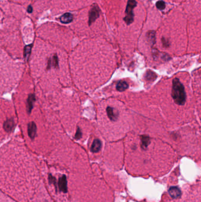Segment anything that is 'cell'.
Masks as SVG:
<instances>
[{
    "label": "cell",
    "instance_id": "14",
    "mask_svg": "<svg viewBox=\"0 0 201 202\" xmlns=\"http://www.w3.org/2000/svg\"><path fill=\"white\" fill-rule=\"evenodd\" d=\"M147 37H148V40L149 42V43H151L152 45L155 44V31H149L148 32V34H147Z\"/></svg>",
    "mask_w": 201,
    "mask_h": 202
},
{
    "label": "cell",
    "instance_id": "13",
    "mask_svg": "<svg viewBox=\"0 0 201 202\" xmlns=\"http://www.w3.org/2000/svg\"><path fill=\"white\" fill-rule=\"evenodd\" d=\"M128 86H129V85H128V84L126 83V82H125V81H120L117 84L116 88H117V90H119L120 92H123V91L125 90L126 89L128 88Z\"/></svg>",
    "mask_w": 201,
    "mask_h": 202
},
{
    "label": "cell",
    "instance_id": "18",
    "mask_svg": "<svg viewBox=\"0 0 201 202\" xmlns=\"http://www.w3.org/2000/svg\"><path fill=\"white\" fill-rule=\"evenodd\" d=\"M78 136L79 137H81V132H80V131L79 129L77 131V135H76V137H77Z\"/></svg>",
    "mask_w": 201,
    "mask_h": 202
},
{
    "label": "cell",
    "instance_id": "4",
    "mask_svg": "<svg viewBox=\"0 0 201 202\" xmlns=\"http://www.w3.org/2000/svg\"><path fill=\"white\" fill-rule=\"evenodd\" d=\"M99 16V10L97 7L92 8L89 13V25L91 24Z\"/></svg>",
    "mask_w": 201,
    "mask_h": 202
},
{
    "label": "cell",
    "instance_id": "9",
    "mask_svg": "<svg viewBox=\"0 0 201 202\" xmlns=\"http://www.w3.org/2000/svg\"><path fill=\"white\" fill-rule=\"evenodd\" d=\"M36 131H37V128L34 122H30L28 126V133L29 136L32 138H34L36 134Z\"/></svg>",
    "mask_w": 201,
    "mask_h": 202
},
{
    "label": "cell",
    "instance_id": "12",
    "mask_svg": "<svg viewBox=\"0 0 201 202\" xmlns=\"http://www.w3.org/2000/svg\"><path fill=\"white\" fill-rule=\"evenodd\" d=\"M14 126V121L13 119H8L5 122L4 128L6 131L10 132L11 130H13Z\"/></svg>",
    "mask_w": 201,
    "mask_h": 202
},
{
    "label": "cell",
    "instance_id": "6",
    "mask_svg": "<svg viewBox=\"0 0 201 202\" xmlns=\"http://www.w3.org/2000/svg\"><path fill=\"white\" fill-rule=\"evenodd\" d=\"M67 178L65 175H63V176L60 177L59 180L58 182V186L59 189L64 193H66L67 191Z\"/></svg>",
    "mask_w": 201,
    "mask_h": 202
},
{
    "label": "cell",
    "instance_id": "2",
    "mask_svg": "<svg viewBox=\"0 0 201 202\" xmlns=\"http://www.w3.org/2000/svg\"><path fill=\"white\" fill-rule=\"evenodd\" d=\"M187 189L182 199L176 202H201V182L195 183Z\"/></svg>",
    "mask_w": 201,
    "mask_h": 202
},
{
    "label": "cell",
    "instance_id": "17",
    "mask_svg": "<svg viewBox=\"0 0 201 202\" xmlns=\"http://www.w3.org/2000/svg\"><path fill=\"white\" fill-rule=\"evenodd\" d=\"M27 11H28V12L29 13H32V11H33V8H32V7H31V5L28 6V10H27Z\"/></svg>",
    "mask_w": 201,
    "mask_h": 202
},
{
    "label": "cell",
    "instance_id": "8",
    "mask_svg": "<svg viewBox=\"0 0 201 202\" xmlns=\"http://www.w3.org/2000/svg\"><path fill=\"white\" fill-rule=\"evenodd\" d=\"M60 21L64 24H68L71 23L73 20V15L71 13H67L60 17Z\"/></svg>",
    "mask_w": 201,
    "mask_h": 202
},
{
    "label": "cell",
    "instance_id": "11",
    "mask_svg": "<svg viewBox=\"0 0 201 202\" xmlns=\"http://www.w3.org/2000/svg\"><path fill=\"white\" fill-rule=\"evenodd\" d=\"M145 79L149 82H153L157 78V75L153 71L148 70L145 74Z\"/></svg>",
    "mask_w": 201,
    "mask_h": 202
},
{
    "label": "cell",
    "instance_id": "3",
    "mask_svg": "<svg viewBox=\"0 0 201 202\" xmlns=\"http://www.w3.org/2000/svg\"><path fill=\"white\" fill-rule=\"evenodd\" d=\"M137 2L135 0H129L127 2V4L126 6V16L124 18V20L126 24L129 25L133 21L134 14H133V9L136 6Z\"/></svg>",
    "mask_w": 201,
    "mask_h": 202
},
{
    "label": "cell",
    "instance_id": "7",
    "mask_svg": "<svg viewBox=\"0 0 201 202\" xmlns=\"http://www.w3.org/2000/svg\"><path fill=\"white\" fill-rule=\"evenodd\" d=\"M141 138V147L143 150H147L151 143V139L148 135H142Z\"/></svg>",
    "mask_w": 201,
    "mask_h": 202
},
{
    "label": "cell",
    "instance_id": "1",
    "mask_svg": "<svg viewBox=\"0 0 201 202\" xmlns=\"http://www.w3.org/2000/svg\"><path fill=\"white\" fill-rule=\"evenodd\" d=\"M172 96L174 102L179 105H183L187 100L185 88L178 78H175L172 82Z\"/></svg>",
    "mask_w": 201,
    "mask_h": 202
},
{
    "label": "cell",
    "instance_id": "15",
    "mask_svg": "<svg viewBox=\"0 0 201 202\" xmlns=\"http://www.w3.org/2000/svg\"><path fill=\"white\" fill-rule=\"evenodd\" d=\"M156 7H157L159 10H164V9L165 8V7H166L165 2H164V1H162V0L158 1V2H156Z\"/></svg>",
    "mask_w": 201,
    "mask_h": 202
},
{
    "label": "cell",
    "instance_id": "16",
    "mask_svg": "<svg viewBox=\"0 0 201 202\" xmlns=\"http://www.w3.org/2000/svg\"><path fill=\"white\" fill-rule=\"evenodd\" d=\"M33 100H34V96L33 95H30L28 98V110L29 111V112L31 110Z\"/></svg>",
    "mask_w": 201,
    "mask_h": 202
},
{
    "label": "cell",
    "instance_id": "5",
    "mask_svg": "<svg viewBox=\"0 0 201 202\" xmlns=\"http://www.w3.org/2000/svg\"><path fill=\"white\" fill-rule=\"evenodd\" d=\"M106 112L109 116V118L113 121H116L119 117L118 111L112 107H107L106 109Z\"/></svg>",
    "mask_w": 201,
    "mask_h": 202
},
{
    "label": "cell",
    "instance_id": "10",
    "mask_svg": "<svg viewBox=\"0 0 201 202\" xmlns=\"http://www.w3.org/2000/svg\"><path fill=\"white\" fill-rule=\"evenodd\" d=\"M101 141L98 139H94L91 147V152H97L101 150Z\"/></svg>",
    "mask_w": 201,
    "mask_h": 202
}]
</instances>
